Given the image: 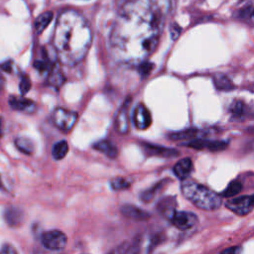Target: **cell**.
Masks as SVG:
<instances>
[{
  "instance_id": "1",
  "label": "cell",
  "mask_w": 254,
  "mask_h": 254,
  "mask_svg": "<svg viewBox=\"0 0 254 254\" xmlns=\"http://www.w3.org/2000/svg\"><path fill=\"white\" fill-rule=\"evenodd\" d=\"M171 0H127L113 24L109 43L113 58L139 66L158 47Z\"/></svg>"
},
{
  "instance_id": "2",
  "label": "cell",
  "mask_w": 254,
  "mask_h": 254,
  "mask_svg": "<svg viewBox=\"0 0 254 254\" xmlns=\"http://www.w3.org/2000/svg\"><path fill=\"white\" fill-rule=\"evenodd\" d=\"M93 42L92 28L87 19L75 10H65L57 20L53 46L59 61L75 66L87 56Z\"/></svg>"
},
{
  "instance_id": "3",
  "label": "cell",
  "mask_w": 254,
  "mask_h": 254,
  "mask_svg": "<svg viewBox=\"0 0 254 254\" xmlns=\"http://www.w3.org/2000/svg\"><path fill=\"white\" fill-rule=\"evenodd\" d=\"M181 190L186 199L203 210H214L221 204V196L196 182H183Z\"/></svg>"
},
{
  "instance_id": "4",
  "label": "cell",
  "mask_w": 254,
  "mask_h": 254,
  "mask_svg": "<svg viewBox=\"0 0 254 254\" xmlns=\"http://www.w3.org/2000/svg\"><path fill=\"white\" fill-rule=\"evenodd\" d=\"M79 115L77 112L58 107L52 113L53 124L64 132H70L76 125Z\"/></svg>"
},
{
  "instance_id": "5",
  "label": "cell",
  "mask_w": 254,
  "mask_h": 254,
  "mask_svg": "<svg viewBox=\"0 0 254 254\" xmlns=\"http://www.w3.org/2000/svg\"><path fill=\"white\" fill-rule=\"evenodd\" d=\"M225 206L238 215H246L254 209V194L229 199L225 203Z\"/></svg>"
},
{
  "instance_id": "6",
  "label": "cell",
  "mask_w": 254,
  "mask_h": 254,
  "mask_svg": "<svg viewBox=\"0 0 254 254\" xmlns=\"http://www.w3.org/2000/svg\"><path fill=\"white\" fill-rule=\"evenodd\" d=\"M41 242L47 249L58 251L66 247L68 237L61 230H48L42 234Z\"/></svg>"
},
{
  "instance_id": "7",
  "label": "cell",
  "mask_w": 254,
  "mask_h": 254,
  "mask_svg": "<svg viewBox=\"0 0 254 254\" xmlns=\"http://www.w3.org/2000/svg\"><path fill=\"white\" fill-rule=\"evenodd\" d=\"M171 222L179 229L186 230L193 227L198 222V217L190 211H175L170 218Z\"/></svg>"
},
{
  "instance_id": "8",
  "label": "cell",
  "mask_w": 254,
  "mask_h": 254,
  "mask_svg": "<svg viewBox=\"0 0 254 254\" xmlns=\"http://www.w3.org/2000/svg\"><path fill=\"white\" fill-rule=\"evenodd\" d=\"M133 123L139 130H145L149 128L152 123V116L149 109L142 103L138 104L133 111Z\"/></svg>"
},
{
  "instance_id": "9",
  "label": "cell",
  "mask_w": 254,
  "mask_h": 254,
  "mask_svg": "<svg viewBox=\"0 0 254 254\" xmlns=\"http://www.w3.org/2000/svg\"><path fill=\"white\" fill-rule=\"evenodd\" d=\"M188 147L197 149V150H209V151H221L224 150L227 147V144L223 141H211L208 139H203V138H196L194 140L189 141L186 143Z\"/></svg>"
},
{
  "instance_id": "10",
  "label": "cell",
  "mask_w": 254,
  "mask_h": 254,
  "mask_svg": "<svg viewBox=\"0 0 254 254\" xmlns=\"http://www.w3.org/2000/svg\"><path fill=\"white\" fill-rule=\"evenodd\" d=\"M9 104L12 109L25 112V113H33L36 110V104L29 99L15 97L12 96L9 98Z\"/></svg>"
},
{
  "instance_id": "11",
  "label": "cell",
  "mask_w": 254,
  "mask_h": 254,
  "mask_svg": "<svg viewBox=\"0 0 254 254\" xmlns=\"http://www.w3.org/2000/svg\"><path fill=\"white\" fill-rule=\"evenodd\" d=\"M144 151L146 154L150 156H157V157H163V158H172L178 156L179 152L175 149L172 148H166L163 146H158V145H153V144H148L145 143L143 144Z\"/></svg>"
},
{
  "instance_id": "12",
  "label": "cell",
  "mask_w": 254,
  "mask_h": 254,
  "mask_svg": "<svg viewBox=\"0 0 254 254\" xmlns=\"http://www.w3.org/2000/svg\"><path fill=\"white\" fill-rule=\"evenodd\" d=\"M128 103L129 102H126L124 103L120 110L118 111L115 119V127L120 133H127L129 129V118H128Z\"/></svg>"
},
{
  "instance_id": "13",
  "label": "cell",
  "mask_w": 254,
  "mask_h": 254,
  "mask_svg": "<svg viewBox=\"0 0 254 254\" xmlns=\"http://www.w3.org/2000/svg\"><path fill=\"white\" fill-rule=\"evenodd\" d=\"M173 171L180 180H186L193 171V161L190 158H184L174 166Z\"/></svg>"
},
{
  "instance_id": "14",
  "label": "cell",
  "mask_w": 254,
  "mask_h": 254,
  "mask_svg": "<svg viewBox=\"0 0 254 254\" xmlns=\"http://www.w3.org/2000/svg\"><path fill=\"white\" fill-rule=\"evenodd\" d=\"M121 212L123 215L135 219V220H145L149 217V213L146 212L145 210L132 205V204H124L121 206Z\"/></svg>"
},
{
  "instance_id": "15",
  "label": "cell",
  "mask_w": 254,
  "mask_h": 254,
  "mask_svg": "<svg viewBox=\"0 0 254 254\" xmlns=\"http://www.w3.org/2000/svg\"><path fill=\"white\" fill-rule=\"evenodd\" d=\"M176 199L173 197H167L162 199L158 204H157V208L160 211V213H162L163 215H165L166 217H168L169 219L172 217V215L174 214V212L176 211Z\"/></svg>"
},
{
  "instance_id": "16",
  "label": "cell",
  "mask_w": 254,
  "mask_h": 254,
  "mask_svg": "<svg viewBox=\"0 0 254 254\" xmlns=\"http://www.w3.org/2000/svg\"><path fill=\"white\" fill-rule=\"evenodd\" d=\"M64 82L65 77L61 69L57 66V64H54L48 72V84L55 89H60L63 86Z\"/></svg>"
},
{
  "instance_id": "17",
  "label": "cell",
  "mask_w": 254,
  "mask_h": 254,
  "mask_svg": "<svg viewBox=\"0 0 254 254\" xmlns=\"http://www.w3.org/2000/svg\"><path fill=\"white\" fill-rule=\"evenodd\" d=\"M94 148L97 149L98 151L103 153L109 158H115L118 155V150L117 147L109 140H102L99 141L94 145Z\"/></svg>"
},
{
  "instance_id": "18",
  "label": "cell",
  "mask_w": 254,
  "mask_h": 254,
  "mask_svg": "<svg viewBox=\"0 0 254 254\" xmlns=\"http://www.w3.org/2000/svg\"><path fill=\"white\" fill-rule=\"evenodd\" d=\"M53 19V13L50 11L44 12L41 15H39L34 23V27H35V32L37 34H41L46 28L47 26L50 24V22Z\"/></svg>"
},
{
  "instance_id": "19",
  "label": "cell",
  "mask_w": 254,
  "mask_h": 254,
  "mask_svg": "<svg viewBox=\"0 0 254 254\" xmlns=\"http://www.w3.org/2000/svg\"><path fill=\"white\" fill-rule=\"evenodd\" d=\"M5 218L10 225H17L22 221L23 212L19 208L10 207L5 212Z\"/></svg>"
},
{
  "instance_id": "20",
  "label": "cell",
  "mask_w": 254,
  "mask_h": 254,
  "mask_svg": "<svg viewBox=\"0 0 254 254\" xmlns=\"http://www.w3.org/2000/svg\"><path fill=\"white\" fill-rule=\"evenodd\" d=\"M69 152V144L66 141L56 143L52 149V156L55 160H62Z\"/></svg>"
},
{
  "instance_id": "21",
  "label": "cell",
  "mask_w": 254,
  "mask_h": 254,
  "mask_svg": "<svg viewBox=\"0 0 254 254\" xmlns=\"http://www.w3.org/2000/svg\"><path fill=\"white\" fill-rule=\"evenodd\" d=\"M242 190V184L238 180H233L231 181L228 186L225 188V190L222 192L221 196L222 198H227V199H232V197L236 196L239 192Z\"/></svg>"
},
{
  "instance_id": "22",
  "label": "cell",
  "mask_w": 254,
  "mask_h": 254,
  "mask_svg": "<svg viewBox=\"0 0 254 254\" xmlns=\"http://www.w3.org/2000/svg\"><path fill=\"white\" fill-rule=\"evenodd\" d=\"M165 184H166V183H165L164 181L159 182L158 184H156V185L153 186L152 188H150V189H148L147 191H145L144 193H142V195H141L142 201H143V202H147V203L150 202V201H152V200L156 197V195L161 192V190L164 188Z\"/></svg>"
},
{
  "instance_id": "23",
  "label": "cell",
  "mask_w": 254,
  "mask_h": 254,
  "mask_svg": "<svg viewBox=\"0 0 254 254\" xmlns=\"http://www.w3.org/2000/svg\"><path fill=\"white\" fill-rule=\"evenodd\" d=\"M246 104L241 101H235L231 106H230V112L233 117H236L237 119H240L241 117H244L245 114H247V108Z\"/></svg>"
},
{
  "instance_id": "24",
  "label": "cell",
  "mask_w": 254,
  "mask_h": 254,
  "mask_svg": "<svg viewBox=\"0 0 254 254\" xmlns=\"http://www.w3.org/2000/svg\"><path fill=\"white\" fill-rule=\"evenodd\" d=\"M16 147L25 154H32L34 151V144L33 142L25 137H18L15 140Z\"/></svg>"
},
{
  "instance_id": "25",
  "label": "cell",
  "mask_w": 254,
  "mask_h": 254,
  "mask_svg": "<svg viewBox=\"0 0 254 254\" xmlns=\"http://www.w3.org/2000/svg\"><path fill=\"white\" fill-rule=\"evenodd\" d=\"M200 132H198V130H185L182 132H177V133H173L172 135H170V138L172 140H194L197 137V135Z\"/></svg>"
},
{
  "instance_id": "26",
  "label": "cell",
  "mask_w": 254,
  "mask_h": 254,
  "mask_svg": "<svg viewBox=\"0 0 254 254\" xmlns=\"http://www.w3.org/2000/svg\"><path fill=\"white\" fill-rule=\"evenodd\" d=\"M214 85L216 86L217 89L222 90V91H226L232 88L231 86V82L229 80L226 79V77H224L223 75H219V76H215L214 77Z\"/></svg>"
},
{
  "instance_id": "27",
  "label": "cell",
  "mask_w": 254,
  "mask_h": 254,
  "mask_svg": "<svg viewBox=\"0 0 254 254\" xmlns=\"http://www.w3.org/2000/svg\"><path fill=\"white\" fill-rule=\"evenodd\" d=\"M110 186L113 190L119 191L127 189L130 186V183L124 178H115L110 182Z\"/></svg>"
},
{
  "instance_id": "28",
  "label": "cell",
  "mask_w": 254,
  "mask_h": 254,
  "mask_svg": "<svg viewBox=\"0 0 254 254\" xmlns=\"http://www.w3.org/2000/svg\"><path fill=\"white\" fill-rule=\"evenodd\" d=\"M31 89V81L27 76H23L21 81H20V85H19V90L21 92V94L24 96L26 95Z\"/></svg>"
},
{
  "instance_id": "29",
  "label": "cell",
  "mask_w": 254,
  "mask_h": 254,
  "mask_svg": "<svg viewBox=\"0 0 254 254\" xmlns=\"http://www.w3.org/2000/svg\"><path fill=\"white\" fill-rule=\"evenodd\" d=\"M138 70H139V73L141 74L142 77H147L149 75V73L151 72V70L153 69V65L148 63V62H144L142 63L141 65L138 66Z\"/></svg>"
},
{
  "instance_id": "30",
  "label": "cell",
  "mask_w": 254,
  "mask_h": 254,
  "mask_svg": "<svg viewBox=\"0 0 254 254\" xmlns=\"http://www.w3.org/2000/svg\"><path fill=\"white\" fill-rule=\"evenodd\" d=\"M0 254H18L14 246L10 244H4L0 249Z\"/></svg>"
},
{
  "instance_id": "31",
  "label": "cell",
  "mask_w": 254,
  "mask_h": 254,
  "mask_svg": "<svg viewBox=\"0 0 254 254\" xmlns=\"http://www.w3.org/2000/svg\"><path fill=\"white\" fill-rule=\"evenodd\" d=\"M240 247L234 246V247H230L225 249L224 251L221 252V254H240Z\"/></svg>"
},
{
  "instance_id": "32",
  "label": "cell",
  "mask_w": 254,
  "mask_h": 254,
  "mask_svg": "<svg viewBox=\"0 0 254 254\" xmlns=\"http://www.w3.org/2000/svg\"><path fill=\"white\" fill-rule=\"evenodd\" d=\"M1 69L4 70L7 73H11V71H12V62L9 61V62H6V63L2 64L1 65Z\"/></svg>"
},
{
  "instance_id": "33",
  "label": "cell",
  "mask_w": 254,
  "mask_h": 254,
  "mask_svg": "<svg viewBox=\"0 0 254 254\" xmlns=\"http://www.w3.org/2000/svg\"><path fill=\"white\" fill-rule=\"evenodd\" d=\"M124 246V245H123ZM122 245L121 246H119V247H117L116 249H114L112 252H110L109 254H124V252H125V247H123Z\"/></svg>"
},
{
  "instance_id": "34",
  "label": "cell",
  "mask_w": 254,
  "mask_h": 254,
  "mask_svg": "<svg viewBox=\"0 0 254 254\" xmlns=\"http://www.w3.org/2000/svg\"><path fill=\"white\" fill-rule=\"evenodd\" d=\"M4 86H5V80H4V78L2 77V75L0 74V91L3 90Z\"/></svg>"
},
{
  "instance_id": "35",
  "label": "cell",
  "mask_w": 254,
  "mask_h": 254,
  "mask_svg": "<svg viewBox=\"0 0 254 254\" xmlns=\"http://www.w3.org/2000/svg\"><path fill=\"white\" fill-rule=\"evenodd\" d=\"M2 187V182H1V179H0V189H1Z\"/></svg>"
},
{
  "instance_id": "36",
  "label": "cell",
  "mask_w": 254,
  "mask_h": 254,
  "mask_svg": "<svg viewBox=\"0 0 254 254\" xmlns=\"http://www.w3.org/2000/svg\"><path fill=\"white\" fill-rule=\"evenodd\" d=\"M252 16H253V18H254V9H253V11H252Z\"/></svg>"
}]
</instances>
